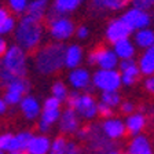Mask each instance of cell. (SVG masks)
<instances>
[{
  "mask_svg": "<svg viewBox=\"0 0 154 154\" xmlns=\"http://www.w3.org/2000/svg\"><path fill=\"white\" fill-rule=\"evenodd\" d=\"M26 74L25 50L19 45H11L3 55L0 63V81L7 85L15 79H22Z\"/></svg>",
  "mask_w": 154,
  "mask_h": 154,
  "instance_id": "cell-1",
  "label": "cell"
},
{
  "mask_svg": "<svg viewBox=\"0 0 154 154\" xmlns=\"http://www.w3.org/2000/svg\"><path fill=\"white\" fill-rule=\"evenodd\" d=\"M66 47L61 43H54L43 47L36 54V69L42 74H54L65 66Z\"/></svg>",
  "mask_w": 154,
  "mask_h": 154,
  "instance_id": "cell-2",
  "label": "cell"
},
{
  "mask_svg": "<svg viewBox=\"0 0 154 154\" xmlns=\"http://www.w3.org/2000/svg\"><path fill=\"white\" fill-rule=\"evenodd\" d=\"M42 35L43 28L40 25V21H36L26 15L21 19V22L17 26L15 40L21 48L32 51L38 45L42 40Z\"/></svg>",
  "mask_w": 154,
  "mask_h": 154,
  "instance_id": "cell-3",
  "label": "cell"
},
{
  "mask_svg": "<svg viewBox=\"0 0 154 154\" xmlns=\"http://www.w3.org/2000/svg\"><path fill=\"white\" fill-rule=\"evenodd\" d=\"M67 107L74 109L84 120H94L98 116V103L90 92L79 94L77 91L69 94Z\"/></svg>",
  "mask_w": 154,
  "mask_h": 154,
  "instance_id": "cell-4",
  "label": "cell"
},
{
  "mask_svg": "<svg viewBox=\"0 0 154 154\" xmlns=\"http://www.w3.org/2000/svg\"><path fill=\"white\" fill-rule=\"evenodd\" d=\"M94 88H98L102 92H110V91H119L121 87V73L116 69L106 70V69H98L92 76Z\"/></svg>",
  "mask_w": 154,
  "mask_h": 154,
  "instance_id": "cell-5",
  "label": "cell"
},
{
  "mask_svg": "<svg viewBox=\"0 0 154 154\" xmlns=\"http://www.w3.org/2000/svg\"><path fill=\"white\" fill-rule=\"evenodd\" d=\"M87 142H88L90 150L94 154H107L110 150H113V140L106 138L100 127H96V125L88 127Z\"/></svg>",
  "mask_w": 154,
  "mask_h": 154,
  "instance_id": "cell-6",
  "label": "cell"
},
{
  "mask_svg": "<svg viewBox=\"0 0 154 154\" xmlns=\"http://www.w3.org/2000/svg\"><path fill=\"white\" fill-rule=\"evenodd\" d=\"M88 62L91 65L99 66V69L112 70L119 66V57L116 55L114 50L109 48H98L96 51L91 52L88 55Z\"/></svg>",
  "mask_w": 154,
  "mask_h": 154,
  "instance_id": "cell-7",
  "label": "cell"
},
{
  "mask_svg": "<svg viewBox=\"0 0 154 154\" xmlns=\"http://www.w3.org/2000/svg\"><path fill=\"white\" fill-rule=\"evenodd\" d=\"M29 90V83L25 79H15L14 81H11L10 84L6 85V91H4V100L7 102V105L14 106L19 105L21 100L26 96V92Z\"/></svg>",
  "mask_w": 154,
  "mask_h": 154,
  "instance_id": "cell-8",
  "label": "cell"
},
{
  "mask_svg": "<svg viewBox=\"0 0 154 154\" xmlns=\"http://www.w3.org/2000/svg\"><path fill=\"white\" fill-rule=\"evenodd\" d=\"M58 128L63 135H76L81 128V117L74 109L66 107L58 121Z\"/></svg>",
  "mask_w": 154,
  "mask_h": 154,
  "instance_id": "cell-9",
  "label": "cell"
},
{
  "mask_svg": "<svg viewBox=\"0 0 154 154\" xmlns=\"http://www.w3.org/2000/svg\"><path fill=\"white\" fill-rule=\"evenodd\" d=\"M103 135L110 140H120L127 135V127H125V120H121L120 117H109L105 119L100 124Z\"/></svg>",
  "mask_w": 154,
  "mask_h": 154,
  "instance_id": "cell-10",
  "label": "cell"
},
{
  "mask_svg": "<svg viewBox=\"0 0 154 154\" xmlns=\"http://www.w3.org/2000/svg\"><path fill=\"white\" fill-rule=\"evenodd\" d=\"M50 33L55 40L62 42L74 33V25L66 17H57L50 19Z\"/></svg>",
  "mask_w": 154,
  "mask_h": 154,
  "instance_id": "cell-11",
  "label": "cell"
},
{
  "mask_svg": "<svg viewBox=\"0 0 154 154\" xmlns=\"http://www.w3.org/2000/svg\"><path fill=\"white\" fill-rule=\"evenodd\" d=\"M125 22L129 25V28L132 30H140V29H146L150 26L151 23V17L147 11H143V10L139 8H129L124 15L121 17Z\"/></svg>",
  "mask_w": 154,
  "mask_h": 154,
  "instance_id": "cell-12",
  "label": "cell"
},
{
  "mask_svg": "<svg viewBox=\"0 0 154 154\" xmlns=\"http://www.w3.org/2000/svg\"><path fill=\"white\" fill-rule=\"evenodd\" d=\"M67 80L74 91H91L94 87L92 76L87 69H83V67H77V69L70 70Z\"/></svg>",
  "mask_w": 154,
  "mask_h": 154,
  "instance_id": "cell-13",
  "label": "cell"
},
{
  "mask_svg": "<svg viewBox=\"0 0 154 154\" xmlns=\"http://www.w3.org/2000/svg\"><path fill=\"white\" fill-rule=\"evenodd\" d=\"M132 32L134 30L129 28V25L122 18L113 19L112 22L109 23L107 29H106V38L114 44V43L120 42V40L128 38Z\"/></svg>",
  "mask_w": 154,
  "mask_h": 154,
  "instance_id": "cell-14",
  "label": "cell"
},
{
  "mask_svg": "<svg viewBox=\"0 0 154 154\" xmlns=\"http://www.w3.org/2000/svg\"><path fill=\"white\" fill-rule=\"evenodd\" d=\"M127 154H154L153 142L146 135H138L131 138L127 144Z\"/></svg>",
  "mask_w": 154,
  "mask_h": 154,
  "instance_id": "cell-15",
  "label": "cell"
},
{
  "mask_svg": "<svg viewBox=\"0 0 154 154\" xmlns=\"http://www.w3.org/2000/svg\"><path fill=\"white\" fill-rule=\"evenodd\" d=\"M125 127H127V134L131 138L142 135L143 131L146 129V127H147V117L143 112L132 113L125 120Z\"/></svg>",
  "mask_w": 154,
  "mask_h": 154,
  "instance_id": "cell-16",
  "label": "cell"
},
{
  "mask_svg": "<svg viewBox=\"0 0 154 154\" xmlns=\"http://www.w3.org/2000/svg\"><path fill=\"white\" fill-rule=\"evenodd\" d=\"M119 67H120V73H121L122 84H125V85H134L138 81L139 74H140V69H139V65L134 59L121 61Z\"/></svg>",
  "mask_w": 154,
  "mask_h": 154,
  "instance_id": "cell-17",
  "label": "cell"
},
{
  "mask_svg": "<svg viewBox=\"0 0 154 154\" xmlns=\"http://www.w3.org/2000/svg\"><path fill=\"white\" fill-rule=\"evenodd\" d=\"M61 114H62L61 109H45V107H43L42 114L38 117V124H37L38 131L42 134L47 135L51 131L52 125L58 124V121L61 119Z\"/></svg>",
  "mask_w": 154,
  "mask_h": 154,
  "instance_id": "cell-18",
  "label": "cell"
},
{
  "mask_svg": "<svg viewBox=\"0 0 154 154\" xmlns=\"http://www.w3.org/2000/svg\"><path fill=\"white\" fill-rule=\"evenodd\" d=\"M19 110H21L22 116L26 120L33 121V120L38 119L40 114H42V105L35 96L26 95L19 103Z\"/></svg>",
  "mask_w": 154,
  "mask_h": 154,
  "instance_id": "cell-19",
  "label": "cell"
},
{
  "mask_svg": "<svg viewBox=\"0 0 154 154\" xmlns=\"http://www.w3.org/2000/svg\"><path fill=\"white\" fill-rule=\"evenodd\" d=\"M51 142H52L51 139L44 134L33 135V138L30 140V143H29L26 151L29 154H50Z\"/></svg>",
  "mask_w": 154,
  "mask_h": 154,
  "instance_id": "cell-20",
  "label": "cell"
},
{
  "mask_svg": "<svg viewBox=\"0 0 154 154\" xmlns=\"http://www.w3.org/2000/svg\"><path fill=\"white\" fill-rule=\"evenodd\" d=\"M81 0H55L51 8V19L57 17H65L76 11L80 6Z\"/></svg>",
  "mask_w": 154,
  "mask_h": 154,
  "instance_id": "cell-21",
  "label": "cell"
},
{
  "mask_svg": "<svg viewBox=\"0 0 154 154\" xmlns=\"http://www.w3.org/2000/svg\"><path fill=\"white\" fill-rule=\"evenodd\" d=\"M139 69L140 73L144 76H153L154 74V45L150 48H146L143 54L139 58Z\"/></svg>",
  "mask_w": 154,
  "mask_h": 154,
  "instance_id": "cell-22",
  "label": "cell"
},
{
  "mask_svg": "<svg viewBox=\"0 0 154 154\" xmlns=\"http://www.w3.org/2000/svg\"><path fill=\"white\" fill-rule=\"evenodd\" d=\"M83 61V51L79 45H69L65 52V66L69 69H77Z\"/></svg>",
  "mask_w": 154,
  "mask_h": 154,
  "instance_id": "cell-23",
  "label": "cell"
},
{
  "mask_svg": "<svg viewBox=\"0 0 154 154\" xmlns=\"http://www.w3.org/2000/svg\"><path fill=\"white\" fill-rule=\"evenodd\" d=\"M114 52L119 57V59H121V61L132 59L135 55V44L129 38L120 40V42L114 43Z\"/></svg>",
  "mask_w": 154,
  "mask_h": 154,
  "instance_id": "cell-24",
  "label": "cell"
},
{
  "mask_svg": "<svg viewBox=\"0 0 154 154\" xmlns=\"http://www.w3.org/2000/svg\"><path fill=\"white\" fill-rule=\"evenodd\" d=\"M135 44L142 50L150 48L154 45V30L150 28L140 29L135 33Z\"/></svg>",
  "mask_w": 154,
  "mask_h": 154,
  "instance_id": "cell-25",
  "label": "cell"
},
{
  "mask_svg": "<svg viewBox=\"0 0 154 154\" xmlns=\"http://www.w3.org/2000/svg\"><path fill=\"white\" fill-rule=\"evenodd\" d=\"M47 6L48 0H32L28 6V10H26V13H28L26 15L36 19V21H42L45 11H47Z\"/></svg>",
  "mask_w": 154,
  "mask_h": 154,
  "instance_id": "cell-26",
  "label": "cell"
},
{
  "mask_svg": "<svg viewBox=\"0 0 154 154\" xmlns=\"http://www.w3.org/2000/svg\"><path fill=\"white\" fill-rule=\"evenodd\" d=\"M0 147L3 149L6 153L13 154L18 151V146H17V138L15 135L11 132H4L0 134Z\"/></svg>",
  "mask_w": 154,
  "mask_h": 154,
  "instance_id": "cell-27",
  "label": "cell"
},
{
  "mask_svg": "<svg viewBox=\"0 0 154 154\" xmlns=\"http://www.w3.org/2000/svg\"><path fill=\"white\" fill-rule=\"evenodd\" d=\"M69 150H70V140H67L63 135L52 139L50 154H67Z\"/></svg>",
  "mask_w": 154,
  "mask_h": 154,
  "instance_id": "cell-28",
  "label": "cell"
},
{
  "mask_svg": "<svg viewBox=\"0 0 154 154\" xmlns=\"http://www.w3.org/2000/svg\"><path fill=\"white\" fill-rule=\"evenodd\" d=\"M94 6L98 10H121L125 6L127 0H92Z\"/></svg>",
  "mask_w": 154,
  "mask_h": 154,
  "instance_id": "cell-29",
  "label": "cell"
},
{
  "mask_svg": "<svg viewBox=\"0 0 154 154\" xmlns=\"http://www.w3.org/2000/svg\"><path fill=\"white\" fill-rule=\"evenodd\" d=\"M51 94L54 98L59 99L61 102H66L67 98H69V90H67V87L65 85V83L62 81H57V83L52 84L51 87Z\"/></svg>",
  "mask_w": 154,
  "mask_h": 154,
  "instance_id": "cell-30",
  "label": "cell"
},
{
  "mask_svg": "<svg viewBox=\"0 0 154 154\" xmlns=\"http://www.w3.org/2000/svg\"><path fill=\"white\" fill-rule=\"evenodd\" d=\"M100 102L106 103L110 107H117L121 103V95L119 91H110V92H102L100 95Z\"/></svg>",
  "mask_w": 154,
  "mask_h": 154,
  "instance_id": "cell-31",
  "label": "cell"
},
{
  "mask_svg": "<svg viewBox=\"0 0 154 154\" xmlns=\"http://www.w3.org/2000/svg\"><path fill=\"white\" fill-rule=\"evenodd\" d=\"M8 4L14 13L21 14V13H23V11L28 10L29 2L28 0H8Z\"/></svg>",
  "mask_w": 154,
  "mask_h": 154,
  "instance_id": "cell-32",
  "label": "cell"
},
{
  "mask_svg": "<svg viewBox=\"0 0 154 154\" xmlns=\"http://www.w3.org/2000/svg\"><path fill=\"white\" fill-rule=\"evenodd\" d=\"M14 28H15V19L13 17H8L3 22H0V36L8 35L10 32L14 30Z\"/></svg>",
  "mask_w": 154,
  "mask_h": 154,
  "instance_id": "cell-33",
  "label": "cell"
},
{
  "mask_svg": "<svg viewBox=\"0 0 154 154\" xmlns=\"http://www.w3.org/2000/svg\"><path fill=\"white\" fill-rule=\"evenodd\" d=\"M98 114H99L100 117H103V119H109V117H113L114 110H113V107L106 105V103L99 102L98 103Z\"/></svg>",
  "mask_w": 154,
  "mask_h": 154,
  "instance_id": "cell-34",
  "label": "cell"
},
{
  "mask_svg": "<svg viewBox=\"0 0 154 154\" xmlns=\"http://www.w3.org/2000/svg\"><path fill=\"white\" fill-rule=\"evenodd\" d=\"M132 6L135 8L147 11L149 8H151L154 6V0H132Z\"/></svg>",
  "mask_w": 154,
  "mask_h": 154,
  "instance_id": "cell-35",
  "label": "cell"
},
{
  "mask_svg": "<svg viewBox=\"0 0 154 154\" xmlns=\"http://www.w3.org/2000/svg\"><path fill=\"white\" fill-rule=\"evenodd\" d=\"M61 105H62L61 100L57 99V98H54V96L51 95L44 100L43 107H45V109H61Z\"/></svg>",
  "mask_w": 154,
  "mask_h": 154,
  "instance_id": "cell-36",
  "label": "cell"
},
{
  "mask_svg": "<svg viewBox=\"0 0 154 154\" xmlns=\"http://www.w3.org/2000/svg\"><path fill=\"white\" fill-rule=\"evenodd\" d=\"M120 110H121L124 114L129 116V114H132V113H135V105L132 102H129V100L122 102L121 105H120Z\"/></svg>",
  "mask_w": 154,
  "mask_h": 154,
  "instance_id": "cell-37",
  "label": "cell"
},
{
  "mask_svg": "<svg viewBox=\"0 0 154 154\" xmlns=\"http://www.w3.org/2000/svg\"><path fill=\"white\" fill-rule=\"evenodd\" d=\"M144 90L147 91L150 95L154 96V74L153 76H149L146 80H144Z\"/></svg>",
  "mask_w": 154,
  "mask_h": 154,
  "instance_id": "cell-38",
  "label": "cell"
},
{
  "mask_svg": "<svg viewBox=\"0 0 154 154\" xmlns=\"http://www.w3.org/2000/svg\"><path fill=\"white\" fill-rule=\"evenodd\" d=\"M76 136H77L79 140L87 142V139H88V127H87V128H80L79 129V132L76 134Z\"/></svg>",
  "mask_w": 154,
  "mask_h": 154,
  "instance_id": "cell-39",
  "label": "cell"
},
{
  "mask_svg": "<svg viewBox=\"0 0 154 154\" xmlns=\"http://www.w3.org/2000/svg\"><path fill=\"white\" fill-rule=\"evenodd\" d=\"M76 35L79 38H85L87 36H88V29H87L85 26H80V28L76 30Z\"/></svg>",
  "mask_w": 154,
  "mask_h": 154,
  "instance_id": "cell-40",
  "label": "cell"
},
{
  "mask_svg": "<svg viewBox=\"0 0 154 154\" xmlns=\"http://www.w3.org/2000/svg\"><path fill=\"white\" fill-rule=\"evenodd\" d=\"M7 50H8V48H7V43H6V40H4L3 37H0V57L6 54Z\"/></svg>",
  "mask_w": 154,
  "mask_h": 154,
  "instance_id": "cell-41",
  "label": "cell"
},
{
  "mask_svg": "<svg viewBox=\"0 0 154 154\" xmlns=\"http://www.w3.org/2000/svg\"><path fill=\"white\" fill-rule=\"evenodd\" d=\"M67 154H83V153H81L80 149L77 147V144L74 142H70V150H69Z\"/></svg>",
  "mask_w": 154,
  "mask_h": 154,
  "instance_id": "cell-42",
  "label": "cell"
},
{
  "mask_svg": "<svg viewBox=\"0 0 154 154\" xmlns=\"http://www.w3.org/2000/svg\"><path fill=\"white\" fill-rule=\"evenodd\" d=\"M7 107H8V105H7V102L4 100V98H0V116L7 112Z\"/></svg>",
  "mask_w": 154,
  "mask_h": 154,
  "instance_id": "cell-43",
  "label": "cell"
},
{
  "mask_svg": "<svg viewBox=\"0 0 154 154\" xmlns=\"http://www.w3.org/2000/svg\"><path fill=\"white\" fill-rule=\"evenodd\" d=\"M8 18V14H7V11L4 8H0V22H3L4 19Z\"/></svg>",
  "mask_w": 154,
  "mask_h": 154,
  "instance_id": "cell-44",
  "label": "cell"
},
{
  "mask_svg": "<svg viewBox=\"0 0 154 154\" xmlns=\"http://www.w3.org/2000/svg\"><path fill=\"white\" fill-rule=\"evenodd\" d=\"M107 154H127V153H125V151L119 150V149H113V150H110Z\"/></svg>",
  "mask_w": 154,
  "mask_h": 154,
  "instance_id": "cell-45",
  "label": "cell"
},
{
  "mask_svg": "<svg viewBox=\"0 0 154 154\" xmlns=\"http://www.w3.org/2000/svg\"><path fill=\"white\" fill-rule=\"evenodd\" d=\"M13 154H29L26 150H23V151H17V153H13Z\"/></svg>",
  "mask_w": 154,
  "mask_h": 154,
  "instance_id": "cell-46",
  "label": "cell"
},
{
  "mask_svg": "<svg viewBox=\"0 0 154 154\" xmlns=\"http://www.w3.org/2000/svg\"><path fill=\"white\" fill-rule=\"evenodd\" d=\"M0 154H6V151H4L2 147H0Z\"/></svg>",
  "mask_w": 154,
  "mask_h": 154,
  "instance_id": "cell-47",
  "label": "cell"
},
{
  "mask_svg": "<svg viewBox=\"0 0 154 154\" xmlns=\"http://www.w3.org/2000/svg\"><path fill=\"white\" fill-rule=\"evenodd\" d=\"M153 21H154V15H153Z\"/></svg>",
  "mask_w": 154,
  "mask_h": 154,
  "instance_id": "cell-48",
  "label": "cell"
}]
</instances>
